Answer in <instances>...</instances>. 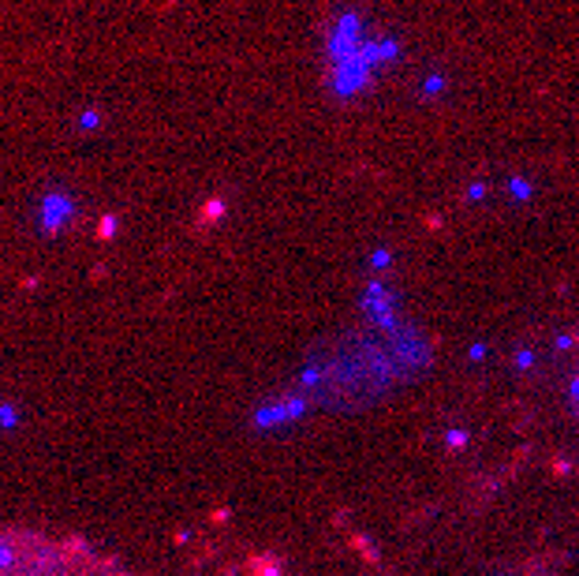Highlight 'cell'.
<instances>
[{
	"mask_svg": "<svg viewBox=\"0 0 579 576\" xmlns=\"http://www.w3.org/2000/svg\"><path fill=\"white\" fill-rule=\"evenodd\" d=\"M0 576H127L120 565L71 539L0 531Z\"/></svg>",
	"mask_w": 579,
	"mask_h": 576,
	"instance_id": "cell-1",
	"label": "cell"
}]
</instances>
